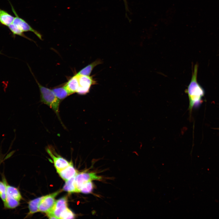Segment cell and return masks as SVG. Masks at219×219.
Returning a JSON list of instances; mask_svg holds the SVG:
<instances>
[{
    "instance_id": "cell-1",
    "label": "cell",
    "mask_w": 219,
    "mask_h": 219,
    "mask_svg": "<svg viewBox=\"0 0 219 219\" xmlns=\"http://www.w3.org/2000/svg\"><path fill=\"white\" fill-rule=\"evenodd\" d=\"M198 69V65L196 64L192 70L191 81L185 91L189 98V109L190 112L194 107L198 106L201 103L202 99L205 95L203 89L197 81Z\"/></svg>"
},
{
    "instance_id": "cell-2",
    "label": "cell",
    "mask_w": 219,
    "mask_h": 219,
    "mask_svg": "<svg viewBox=\"0 0 219 219\" xmlns=\"http://www.w3.org/2000/svg\"><path fill=\"white\" fill-rule=\"evenodd\" d=\"M36 82L40 89L41 102L49 106L59 116L61 100L56 97L52 89L42 86L37 81Z\"/></svg>"
},
{
    "instance_id": "cell-3",
    "label": "cell",
    "mask_w": 219,
    "mask_h": 219,
    "mask_svg": "<svg viewBox=\"0 0 219 219\" xmlns=\"http://www.w3.org/2000/svg\"><path fill=\"white\" fill-rule=\"evenodd\" d=\"M10 3L11 6L12 11L15 16L12 23L19 29L22 31L23 32L28 31L32 32L34 33L39 39L42 40V36L41 34L38 31L33 29L24 19L19 17L12 4L10 2Z\"/></svg>"
},
{
    "instance_id": "cell-4",
    "label": "cell",
    "mask_w": 219,
    "mask_h": 219,
    "mask_svg": "<svg viewBox=\"0 0 219 219\" xmlns=\"http://www.w3.org/2000/svg\"><path fill=\"white\" fill-rule=\"evenodd\" d=\"M79 86L76 93L80 95H85L89 92L92 85L97 83L92 76L78 75Z\"/></svg>"
},
{
    "instance_id": "cell-5",
    "label": "cell",
    "mask_w": 219,
    "mask_h": 219,
    "mask_svg": "<svg viewBox=\"0 0 219 219\" xmlns=\"http://www.w3.org/2000/svg\"><path fill=\"white\" fill-rule=\"evenodd\" d=\"M60 192L57 191L43 196L39 203V211L46 214L50 212L55 203V197Z\"/></svg>"
},
{
    "instance_id": "cell-6",
    "label": "cell",
    "mask_w": 219,
    "mask_h": 219,
    "mask_svg": "<svg viewBox=\"0 0 219 219\" xmlns=\"http://www.w3.org/2000/svg\"><path fill=\"white\" fill-rule=\"evenodd\" d=\"M101 179L102 177L97 176L94 172H80L78 173L75 176V184L79 192V189L85 182L92 180Z\"/></svg>"
},
{
    "instance_id": "cell-7",
    "label": "cell",
    "mask_w": 219,
    "mask_h": 219,
    "mask_svg": "<svg viewBox=\"0 0 219 219\" xmlns=\"http://www.w3.org/2000/svg\"><path fill=\"white\" fill-rule=\"evenodd\" d=\"M51 148L49 146L46 148V151L52 159L57 172L64 169L69 165L70 162L61 156L54 153Z\"/></svg>"
},
{
    "instance_id": "cell-8",
    "label": "cell",
    "mask_w": 219,
    "mask_h": 219,
    "mask_svg": "<svg viewBox=\"0 0 219 219\" xmlns=\"http://www.w3.org/2000/svg\"><path fill=\"white\" fill-rule=\"evenodd\" d=\"M67 207L68 198L67 196L63 197L56 201L51 210L47 214H52L57 219H59L61 214L68 208Z\"/></svg>"
},
{
    "instance_id": "cell-9",
    "label": "cell",
    "mask_w": 219,
    "mask_h": 219,
    "mask_svg": "<svg viewBox=\"0 0 219 219\" xmlns=\"http://www.w3.org/2000/svg\"><path fill=\"white\" fill-rule=\"evenodd\" d=\"M57 172L60 177L65 181L75 176L78 173L71 162L67 167Z\"/></svg>"
},
{
    "instance_id": "cell-10",
    "label": "cell",
    "mask_w": 219,
    "mask_h": 219,
    "mask_svg": "<svg viewBox=\"0 0 219 219\" xmlns=\"http://www.w3.org/2000/svg\"><path fill=\"white\" fill-rule=\"evenodd\" d=\"M64 86L71 95L76 93L79 86L78 75L76 74L71 77Z\"/></svg>"
},
{
    "instance_id": "cell-11",
    "label": "cell",
    "mask_w": 219,
    "mask_h": 219,
    "mask_svg": "<svg viewBox=\"0 0 219 219\" xmlns=\"http://www.w3.org/2000/svg\"><path fill=\"white\" fill-rule=\"evenodd\" d=\"M102 63V61L100 59H97L82 68L77 74L79 75L90 76L95 67Z\"/></svg>"
},
{
    "instance_id": "cell-12",
    "label": "cell",
    "mask_w": 219,
    "mask_h": 219,
    "mask_svg": "<svg viewBox=\"0 0 219 219\" xmlns=\"http://www.w3.org/2000/svg\"><path fill=\"white\" fill-rule=\"evenodd\" d=\"M14 17L7 11L0 8V23L2 25L8 26L12 23Z\"/></svg>"
},
{
    "instance_id": "cell-13",
    "label": "cell",
    "mask_w": 219,
    "mask_h": 219,
    "mask_svg": "<svg viewBox=\"0 0 219 219\" xmlns=\"http://www.w3.org/2000/svg\"><path fill=\"white\" fill-rule=\"evenodd\" d=\"M75 176L66 181L63 187V190L69 193L79 192L75 184Z\"/></svg>"
},
{
    "instance_id": "cell-14",
    "label": "cell",
    "mask_w": 219,
    "mask_h": 219,
    "mask_svg": "<svg viewBox=\"0 0 219 219\" xmlns=\"http://www.w3.org/2000/svg\"><path fill=\"white\" fill-rule=\"evenodd\" d=\"M56 97L60 100H63L71 95L64 86L52 89Z\"/></svg>"
},
{
    "instance_id": "cell-15",
    "label": "cell",
    "mask_w": 219,
    "mask_h": 219,
    "mask_svg": "<svg viewBox=\"0 0 219 219\" xmlns=\"http://www.w3.org/2000/svg\"><path fill=\"white\" fill-rule=\"evenodd\" d=\"M6 187V193L19 201L22 198V196L18 189L16 188L7 185Z\"/></svg>"
},
{
    "instance_id": "cell-16",
    "label": "cell",
    "mask_w": 219,
    "mask_h": 219,
    "mask_svg": "<svg viewBox=\"0 0 219 219\" xmlns=\"http://www.w3.org/2000/svg\"><path fill=\"white\" fill-rule=\"evenodd\" d=\"M43 196L38 197L29 202V208L30 214H32L39 211L38 206Z\"/></svg>"
},
{
    "instance_id": "cell-17",
    "label": "cell",
    "mask_w": 219,
    "mask_h": 219,
    "mask_svg": "<svg viewBox=\"0 0 219 219\" xmlns=\"http://www.w3.org/2000/svg\"><path fill=\"white\" fill-rule=\"evenodd\" d=\"M4 203L5 207L9 208H15L18 206L19 204V201L14 199L7 193L6 201Z\"/></svg>"
},
{
    "instance_id": "cell-18",
    "label": "cell",
    "mask_w": 219,
    "mask_h": 219,
    "mask_svg": "<svg viewBox=\"0 0 219 219\" xmlns=\"http://www.w3.org/2000/svg\"><path fill=\"white\" fill-rule=\"evenodd\" d=\"M94 188V185L91 181L87 182L84 184L79 189V192L85 194L92 192Z\"/></svg>"
},
{
    "instance_id": "cell-19",
    "label": "cell",
    "mask_w": 219,
    "mask_h": 219,
    "mask_svg": "<svg viewBox=\"0 0 219 219\" xmlns=\"http://www.w3.org/2000/svg\"><path fill=\"white\" fill-rule=\"evenodd\" d=\"M8 27L12 33L13 35L14 36H15L16 35H19L30 40H32L30 39L29 37L25 35L23 33L24 32L19 29L12 23L10 24Z\"/></svg>"
},
{
    "instance_id": "cell-20",
    "label": "cell",
    "mask_w": 219,
    "mask_h": 219,
    "mask_svg": "<svg viewBox=\"0 0 219 219\" xmlns=\"http://www.w3.org/2000/svg\"><path fill=\"white\" fill-rule=\"evenodd\" d=\"M75 218V215L73 212L68 207L63 211L61 214L59 219H74Z\"/></svg>"
},
{
    "instance_id": "cell-21",
    "label": "cell",
    "mask_w": 219,
    "mask_h": 219,
    "mask_svg": "<svg viewBox=\"0 0 219 219\" xmlns=\"http://www.w3.org/2000/svg\"><path fill=\"white\" fill-rule=\"evenodd\" d=\"M6 184L0 181V194L6 193Z\"/></svg>"
},
{
    "instance_id": "cell-22",
    "label": "cell",
    "mask_w": 219,
    "mask_h": 219,
    "mask_svg": "<svg viewBox=\"0 0 219 219\" xmlns=\"http://www.w3.org/2000/svg\"><path fill=\"white\" fill-rule=\"evenodd\" d=\"M0 196L3 201L5 202L6 198V193L0 194Z\"/></svg>"
},
{
    "instance_id": "cell-23",
    "label": "cell",
    "mask_w": 219,
    "mask_h": 219,
    "mask_svg": "<svg viewBox=\"0 0 219 219\" xmlns=\"http://www.w3.org/2000/svg\"><path fill=\"white\" fill-rule=\"evenodd\" d=\"M123 0L124 1V2L125 3V7H126V8H127V2H126V0Z\"/></svg>"
},
{
    "instance_id": "cell-24",
    "label": "cell",
    "mask_w": 219,
    "mask_h": 219,
    "mask_svg": "<svg viewBox=\"0 0 219 219\" xmlns=\"http://www.w3.org/2000/svg\"></svg>"
}]
</instances>
